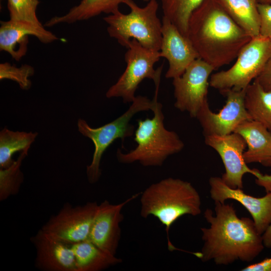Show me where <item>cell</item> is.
<instances>
[{"label": "cell", "instance_id": "obj_33", "mask_svg": "<svg viewBox=\"0 0 271 271\" xmlns=\"http://www.w3.org/2000/svg\"><path fill=\"white\" fill-rule=\"evenodd\" d=\"M143 1L145 2H148L150 0H143Z\"/></svg>", "mask_w": 271, "mask_h": 271}, {"label": "cell", "instance_id": "obj_14", "mask_svg": "<svg viewBox=\"0 0 271 271\" xmlns=\"http://www.w3.org/2000/svg\"><path fill=\"white\" fill-rule=\"evenodd\" d=\"M140 194L137 193L119 204L105 200L98 205L88 239L102 250L115 255L121 236L120 223L123 218L122 209Z\"/></svg>", "mask_w": 271, "mask_h": 271}, {"label": "cell", "instance_id": "obj_28", "mask_svg": "<svg viewBox=\"0 0 271 271\" xmlns=\"http://www.w3.org/2000/svg\"><path fill=\"white\" fill-rule=\"evenodd\" d=\"M260 19L259 35L271 40V5L257 4Z\"/></svg>", "mask_w": 271, "mask_h": 271}, {"label": "cell", "instance_id": "obj_32", "mask_svg": "<svg viewBox=\"0 0 271 271\" xmlns=\"http://www.w3.org/2000/svg\"><path fill=\"white\" fill-rule=\"evenodd\" d=\"M259 4L271 5V0H257Z\"/></svg>", "mask_w": 271, "mask_h": 271}, {"label": "cell", "instance_id": "obj_12", "mask_svg": "<svg viewBox=\"0 0 271 271\" xmlns=\"http://www.w3.org/2000/svg\"><path fill=\"white\" fill-rule=\"evenodd\" d=\"M245 91L231 89L222 92L226 97V103L217 113L210 109L208 100L205 102L196 117L204 137L230 134L243 121L252 120L245 106Z\"/></svg>", "mask_w": 271, "mask_h": 271}, {"label": "cell", "instance_id": "obj_31", "mask_svg": "<svg viewBox=\"0 0 271 271\" xmlns=\"http://www.w3.org/2000/svg\"><path fill=\"white\" fill-rule=\"evenodd\" d=\"M264 247L271 248V224L262 234Z\"/></svg>", "mask_w": 271, "mask_h": 271}, {"label": "cell", "instance_id": "obj_34", "mask_svg": "<svg viewBox=\"0 0 271 271\" xmlns=\"http://www.w3.org/2000/svg\"><path fill=\"white\" fill-rule=\"evenodd\" d=\"M270 169H271V167H270Z\"/></svg>", "mask_w": 271, "mask_h": 271}, {"label": "cell", "instance_id": "obj_25", "mask_svg": "<svg viewBox=\"0 0 271 271\" xmlns=\"http://www.w3.org/2000/svg\"><path fill=\"white\" fill-rule=\"evenodd\" d=\"M28 151L21 152L16 161L7 169H0V200L4 201L19 192L23 181V174L20 170L22 161Z\"/></svg>", "mask_w": 271, "mask_h": 271}, {"label": "cell", "instance_id": "obj_17", "mask_svg": "<svg viewBox=\"0 0 271 271\" xmlns=\"http://www.w3.org/2000/svg\"><path fill=\"white\" fill-rule=\"evenodd\" d=\"M36 37L41 42L50 43L59 38L44 26L14 21H1L0 50L9 53L13 59L20 60L27 53L29 36Z\"/></svg>", "mask_w": 271, "mask_h": 271}, {"label": "cell", "instance_id": "obj_8", "mask_svg": "<svg viewBox=\"0 0 271 271\" xmlns=\"http://www.w3.org/2000/svg\"><path fill=\"white\" fill-rule=\"evenodd\" d=\"M126 49V68L106 93V97H121L124 103L132 102L137 89L145 79L153 80L155 85L160 84L163 69V65L157 69L154 68L161 58L160 51L149 50L135 39L130 41Z\"/></svg>", "mask_w": 271, "mask_h": 271}, {"label": "cell", "instance_id": "obj_11", "mask_svg": "<svg viewBox=\"0 0 271 271\" xmlns=\"http://www.w3.org/2000/svg\"><path fill=\"white\" fill-rule=\"evenodd\" d=\"M214 70L199 58L193 61L182 75L173 79L175 107L196 117L201 106L208 100L209 78Z\"/></svg>", "mask_w": 271, "mask_h": 271}, {"label": "cell", "instance_id": "obj_3", "mask_svg": "<svg viewBox=\"0 0 271 271\" xmlns=\"http://www.w3.org/2000/svg\"><path fill=\"white\" fill-rule=\"evenodd\" d=\"M141 215L143 218L153 216L165 226L168 248L175 247L169 238L172 224L185 215L197 216L202 212L201 197L189 182L168 178L149 186L141 198Z\"/></svg>", "mask_w": 271, "mask_h": 271}, {"label": "cell", "instance_id": "obj_15", "mask_svg": "<svg viewBox=\"0 0 271 271\" xmlns=\"http://www.w3.org/2000/svg\"><path fill=\"white\" fill-rule=\"evenodd\" d=\"M162 39L160 50L161 57L169 62L167 78L180 76L199 56L189 38L183 35L168 19L163 17Z\"/></svg>", "mask_w": 271, "mask_h": 271}, {"label": "cell", "instance_id": "obj_27", "mask_svg": "<svg viewBox=\"0 0 271 271\" xmlns=\"http://www.w3.org/2000/svg\"><path fill=\"white\" fill-rule=\"evenodd\" d=\"M34 74V68L28 64L18 67L9 62L0 64V80L9 79L14 81L23 90L30 88L32 83L29 77Z\"/></svg>", "mask_w": 271, "mask_h": 271}, {"label": "cell", "instance_id": "obj_30", "mask_svg": "<svg viewBox=\"0 0 271 271\" xmlns=\"http://www.w3.org/2000/svg\"><path fill=\"white\" fill-rule=\"evenodd\" d=\"M241 270L242 271H271V257L255 263L249 265Z\"/></svg>", "mask_w": 271, "mask_h": 271}, {"label": "cell", "instance_id": "obj_16", "mask_svg": "<svg viewBox=\"0 0 271 271\" xmlns=\"http://www.w3.org/2000/svg\"><path fill=\"white\" fill-rule=\"evenodd\" d=\"M36 250L35 265L45 271H77L72 244L40 229L31 238Z\"/></svg>", "mask_w": 271, "mask_h": 271}, {"label": "cell", "instance_id": "obj_18", "mask_svg": "<svg viewBox=\"0 0 271 271\" xmlns=\"http://www.w3.org/2000/svg\"><path fill=\"white\" fill-rule=\"evenodd\" d=\"M246 142L247 149L243 158L247 164L258 163L271 167V132L263 125L254 120L243 121L234 131Z\"/></svg>", "mask_w": 271, "mask_h": 271}, {"label": "cell", "instance_id": "obj_2", "mask_svg": "<svg viewBox=\"0 0 271 271\" xmlns=\"http://www.w3.org/2000/svg\"><path fill=\"white\" fill-rule=\"evenodd\" d=\"M187 36L200 58L215 70L236 58L252 38L215 0H204L194 11Z\"/></svg>", "mask_w": 271, "mask_h": 271}, {"label": "cell", "instance_id": "obj_22", "mask_svg": "<svg viewBox=\"0 0 271 271\" xmlns=\"http://www.w3.org/2000/svg\"><path fill=\"white\" fill-rule=\"evenodd\" d=\"M244 103L252 119L271 132V92L265 90L254 80L246 89Z\"/></svg>", "mask_w": 271, "mask_h": 271}, {"label": "cell", "instance_id": "obj_19", "mask_svg": "<svg viewBox=\"0 0 271 271\" xmlns=\"http://www.w3.org/2000/svg\"><path fill=\"white\" fill-rule=\"evenodd\" d=\"M77 271H100L122 260L102 250L89 239L72 244Z\"/></svg>", "mask_w": 271, "mask_h": 271}, {"label": "cell", "instance_id": "obj_13", "mask_svg": "<svg viewBox=\"0 0 271 271\" xmlns=\"http://www.w3.org/2000/svg\"><path fill=\"white\" fill-rule=\"evenodd\" d=\"M209 184L210 197L214 202L225 203L232 199L240 203L251 215L259 234L262 235L271 224V191L257 198L246 194L241 189L229 187L221 177H211Z\"/></svg>", "mask_w": 271, "mask_h": 271}, {"label": "cell", "instance_id": "obj_4", "mask_svg": "<svg viewBox=\"0 0 271 271\" xmlns=\"http://www.w3.org/2000/svg\"><path fill=\"white\" fill-rule=\"evenodd\" d=\"M162 106L157 98L153 110V118L137 120L134 138L137 146L126 153L118 149L116 158L119 162L131 164L138 162L145 167L161 166L169 156L183 149L184 144L178 134L164 126Z\"/></svg>", "mask_w": 271, "mask_h": 271}, {"label": "cell", "instance_id": "obj_26", "mask_svg": "<svg viewBox=\"0 0 271 271\" xmlns=\"http://www.w3.org/2000/svg\"><path fill=\"white\" fill-rule=\"evenodd\" d=\"M39 0H8L10 20L42 26L36 11Z\"/></svg>", "mask_w": 271, "mask_h": 271}, {"label": "cell", "instance_id": "obj_29", "mask_svg": "<svg viewBox=\"0 0 271 271\" xmlns=\"http://www.w3.org/2000/svg\"><path fill=\"white\" fill-rule=\"evenodd\" d=\"M254 80L265 90L271 92V56L260 73Z\"/></svg>", "mask_w": 271, "mask_h": 271}, {"label": "cell", "instance_id": "obj_10", "mask_svg": "<svg viewBox=\"0 0 271 271\" xmlns=\"http://www.w3.org/2000/svg\"><path fill=\"white\" fill-rule=\"evenodd\" d=\"M98 207L95 202L76 206L66 203L41 229L71 244L88 239Z\"/></svg>", "mask_w": 271, "mask_h": 271}, {"label": "cell", "instance_id": "obj_6", "mask_svg": "<svg viewBox=\"0 0 271 271\" xmlns=\"http://www.w3.org/2000/svg\"><path fill=\"white\" fill-rule=\"evenodd\" d=\"M159 88H155L152 100L146 96H136L128 109L121 115L97 128L90 127L85 120L79 118L77 126L79 131L84 137L90 139L94 145V151L91 164L86 167L88 181L92 184L96 182L101 175L100 168L102 156L107 148L116 140L120 139L122 143L134 132V127L129 122L137 113L153 111L158 98Z\"/></svg>", "mask_w": 271, "mask_h": 271}, {"label": "cell", "instance_id": "obj_7", "mask_svg": "<svg viewBox=\"0 0 271 271\" xmlns=\"http://www.w3.org/2000/svg\"><path fill=\"white\" fill-rule=\"evenodd\" d=\"M270 56V39L259 35L252 38L241 49L232 67L210 76L209 85L221 92L245 89L260 73Z\"/></svg>", "mask_w": 271, "mask_h": 271}, {"label": "cell", "instance_id": "obj_5", "mask_svg": "<svg viewBox=\"0 0 271 271\" xmlns=\"http://www.w3.org/2000/svg\"><path fill=\"white\" fill-rule=\"evenodd\" d=\"M124 4L130 9L128 14L118 10L103 18L109 36L126 48L130 41L135 39L149 50L160 51L162 23L157 16V1L150 0L144 7L133 0H125Z\"/></svg>", "mask_w": 271, "mask_h": 271}, {"label": "cell", "instance_id": "obj_23", "mask_svg": "<svg viewBox=\"0 0 271 271\" xmlns=\"http://www.w3.org/2000/svg\"><path fill=\"white\" fill-rule=\"evenodd\" d=\"M38 136L32 131H14L5 127L0 132V169H7L15 162L13 155L28 151Z\"/></svg>", "mask_w": 271, "mask_h": 271}, {"label": "cell", "instance_id": "obj_21", "mask_svg": "<svg viewBox=\"0 0 271 271\" xmlns=\"http://www.w3.org/2000/svg\"><path fill=\"white\" fill-rule=\"evenodd\" d=\"M231 18L251 38L259 35L257 0H215Z\"/></svg>", "mask_w": 271, "mask_h": 271}, {"label": "cell", "instance_id": "obj_9", "mask_svg": "<svg viewBox=\"0 0 271 271\" xmlns=\"http://www.w3.org/2000/svg\"><path fill=\"white\" fill-rule=\"evenodd\" d=\"M205 143L220 156L225 170L221 178L228 186L242 189V178L244 174L250 173L256 177L257 184L265 189L271 187V175H263L247 166L243 158L247 145L241 136L235 132L223 136H207Z\"/></svg>", "mask_w": 271, "mask_h": 271}, {"label": "cell", "instance_id": "obj_1", "mask_svg": "<svg viewBox=\"0 0 271 271\" xmlns=\"http://www.w3.org/2000/svg\"><path fill=\"white\" fill-rule=\"evenodd\" d=\"M214 203V212L208 208L204 213L210 225L201 228L203 244L196 255L203 262L212 261L219 265L253 261L264 248L253 220L239 218L233 204Z\"/></svg>", "mask_w": 271, "mask_h": 271}, {"label": "cell", "instance_id": "obj_20", "mask_svg": "<svg viewBox=\"0 0 271 271\" xmlns=\"http://www.w3.org/2000/svg\"><path fill=\"white\" fill-rule=\"evenodd\" d=\"M125 0H80L65 14L55 16L46 22L45 26L52 27L60 24H72L87 20L102 13L110 14L119 10Z\"/></svg>", "mask_w": 271, "mask_h": 271}, {"label": "cell", "instance_id": "obj_24", "mask_svg": "<svg viewBox=\"0 0 271 271\" xmlns=\"http://www.w3.org/2000/svg\"><path fill=\"white\" fill-rule=\"evenodd\" d=\"M204 0H160L163 17L187 36L189 20L194 11Z\"/></svg>", "mask_w": 271, "mask_h": 271}]
</instances>
